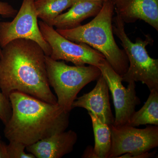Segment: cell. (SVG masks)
Returning <instances> with one entry per match:
<instances>
[{
    "instance_id": "obj_1",
    "label": "cell",
    "mask_w": 158,
    "mask_h": 158,
    "mask_svg": "<svg viewBox=\"0 0 158 158\" xmlns=\"http://www.w3.org/2000/svg\"><path fill=\"white\" fill-rule=\"evenodd\" d=\"M45 53L31 40L18 39L2 48L0 56V90L9 98L17 91L51 104L57 98L50 89Z\"/></svg>"
},
{
    "instance_id": "obj_2",
    "label": "cell",
    "mask_w": 158,
    "mask_h": 158,
    "mask_svg": "<svg viewBox=\"0 0 158 158\" xmlns=\"http://www.w3.org/2000/svg\"><path fill=\"white\" fill-rule=\"evenodd\" d=\"M12 113L4 130L9 141L26 146L66 131L69 113L57 104L47 102L26 94L15 91L9 96Z\"/></svg>"
},
{
    "instance_id": "obj_3",
    "label": "cell",
    "mask_w": 158,
    "mask_h": 158,
    "mask_svg": "<svg viewBox=\"0 0 158 158\" xmlns=\"http://www.w3.org/2000/svg\"><path fill=\"white\" fill-rule=\"evenodd\" d=\"M114 11L113 0H104L101 10L88 23L69 30L56 31L72 42L86 44L98 51L122 77L127 71L129 63L124 50L118 47L114 39L112 23Z\"/></svg>"
},
{
    "instance_id": "obj_4",
    "label": "cell",
    "mask_w": 158,
    "mask_h": 158,
    "mask_svg": "<svg viewBox=\"0 0 158 158\" xmlns=\"http://www.w3.org/2000/svg\"><path fill=\"white\" fill-rule=\"evenodd\" d=\"M45 65L49 84L56 94L57 104L68 113L73 110V104L82 88L102 75L97 66H70L50 56H45Z\"/></svg>"
},
{
    "instance_id": "obj_5",
    "label": "cell",
    "mask_w": 158,
    "mask_h": 158,
    "mask_svg": "<svg viewBox=\"0 0 158 158\" xmlns=\"http://www.w3.org/2000/svg\"><path fill=\"white\" fill-rule=\"evenodd\" d=\"M113 34L118 37L129 60L127 71L122 77V81L141 82L150 91L158 90V59L150 57L146 46L152 42L150 36L145 39L140 37L134 43L130 39L125 30V23L118 14L113 19Z\"/></svg>"
},
{
    "instance_id": "obj_6",
    "label": "cell",
    "mask_w": 158,
    "mask_h": 158,
    "mask_svg": "<svg viewBox=\"0 0 158 158\" xmlns=\"http://www.w3.org/2000/svg\"><path fill=\"white\" fill-rule=\"evenodd\" d=\"M38 25L44 38L50 46V57L52 59L71 62L76 66L88 64L97 67L106 59L98 51L86 44H77L69 40L60 35L53 27L42 21L39 22Z\"/></svg>"
},
{
    "instance_id": "obj_7",
    "label": "cell",
    "mask_w": 158,
    "mask_h": 158,
    "mask_svg": "<svg viewBox=\"0 0 158 158\" xmlns=\"http://www.w3.org/2000/svg\"><path fill=\"white\" fill-rule=\"evenodd\" d=\"M37 18L34 0H23L19 10L13 20L0 22L1 48L15 40H31L40 46L46 56H50V46L40 32Z\"/></svg>"
},
{
    "instance_id": "obj_8",
    "label": "cell",
    "mask_w": 158,
    "mask_h": 158,
    "mask_svg": "<svg viewBox=\"0 0 158 158\" xmlns=\"http://www.w3.org/2000/svg\"><path fill=\"white\" fill-rule=\"evenodd\" d=\"M112 145L108 158H118L124 154L131 155L148 152L158 146V126L137 128L128 125L110 126Z\"/></svg>"
},
{
    "instance_id": "obj_9",
    "label": "cell",
    "mask_w": 158,
    "mask_h": 158,
    "mask_svg": "<svg viewBox=\"0 0 158 158\" xmlns=\"http://www.w3.org/2000/svg\"><path fill=\"white\" fill-rule=\"evenodd\" d=\"M98 67L113 97L115 110L113 125L120 127L128 124L130 118L135 112L136 107L141 103L136 94L135 82H130L127 88H125L122 76L113 69L106 59Z\"/></svg>"
},
{
    "instance_id": "obj_10",
    "label": "cell",
    "mask_w": 158,
    "mask_h": 158,
    "mask_svg": "<svg viewBox=\"0 0 158 158\" xmlns=\"http://www.w3.org/2000/svg\"><path fill=\"white\" fill-rule=\"evenodd\" d=\"M77 107L88 110L109 126L113 124L114 117L110 106L109 88L102 75L98 79L93 90L77 98L73 104L72 109Z\"/></svg>"
},
{
    "instance_id": "obj_11",
    "label": "cell",
    "mask_w": 158,
    "mask_h": 158,
    "mask_svg": "<svg viewBox=\"0 0 158 158\" xmlns=\"http://www.w3.org/2000/svg\"><path fill=\"white\" fill-rule=\"evenodd\" d=\"M114 9L125 23L142 20L158 31V0H113Z\"/></svg>"
},
{
    "instance_id": "obj_12",
    "label": "cell",
    "mask_w": 158,
    "mask_h": 158,
    "mask_svg": "<svg viewBox=\"0 0 158 158\" xmlns=\"http://www.w3.org/2000/svg\"><path fill=\"white\" fill-rule=\"evenodd\" d=\"M77 140L72 130L57 133L26 147L35 158H61L70 153Z\"/></svg>"
},
{
    "instance_id": "obj_13",
    "label": "cell",
    "mask_w": 158,
    "mask_h": 158,
    "mask_svg": "<svg viewBox=\"0 0 158 158\" xmlns=\"http://www.w3.org/2000/svg\"><path fill=\"white\" fill-rule=\"evenodd\" d=\"M103 3L101 0H73L69 10L55 19L52 27L59 30L77 27L88 18L96 16L101 10Z\"/></svg>"
},
{
    "instance_id": "obj_14",
    "label": "cell",
    "mask_w": 158,
    "mask_h": 158,
    "mask_svg": "<svg viewBox=\"0 0 158 158\" xmlns=\"http://www.w3.org/2000/svg\"><path fill=\"white\" fill-rule=\"evenodd\" d=\"M88 113L91 118L94 133V158H108L112 145L110 126L101 121L93 113Z\"/></svg>"
},
{
    "instance_id": "obj_15",
    "label": "cell",
    "mask_w": 158,
    "mask_h": 158,
    "mask_svg": "<svg viewBox=\"0 0 158 158\" xmlns=\"http://www.w3.org/2000/svg\"><path fill=\"white\" fill-rule=\"evenodd\" d=\"M142 107L135 112L128 125L138 127L150 124L158 126V90L153 89Z\"/></svg>"
},
{
    "instance_id": "obj_16",
    "label": "cell",
    "mask_w": 158,
    "mask_h": 158,
    "mask_svg": "<svg viewBox=\"0 0 158 158\" xmlns=\"http://www.w3.org/2000/svg\"><path fill=\"white\" fill-rule=\"evenodd\" d=\"M73 0H34L37 17L48 25L52 26L55 19L70 8Z\"/></svg>"
},
{
    "instance_id": "obj_17",
    "label": "cell",
    "mask_w": 158,
    "mask_h": 158,
    "mask_svg": "<svg viewBox=\"0 0 158 158\" xmlns=\"http://www.w3.org/2000/svg\"><path fill=\"white\" fill-rule=\"evenodd\" d=\"M27 146L21 142L16 141H9L7 145L8 158H35L30 153H26L25 149Z\"/></svg>"
},
{
    "instance_id": "obj_18",
    "label": "cell",
    "mask_w": 158,
    "mask_h": 158,
    "mask_svg": "<svg viewBox=\"0 0 158 158\" xmlns=\"http://www.w3.org/2000/svg\"><path fill=\"white\" fill-rule=\"evenodd\" d=\"M12 109L10 100L0 90V120L5 125L9 121Z\"/></svg>"
},
{
    "instance_id": "obj_19",
    "label": "cell",
    "mask_w": 158,
    "mask_h": 158,
    "mask_svg": "<svg viewBox=\"0 0 158 158\" xmlns=\"http://www.w3.org/2000/svg\"><path fill=\"white\" fill-rule=\"evenodd\" d=\"M18 11L15 9L10 4L6 2L0 1V15L4 18H14ZM2 48L0 47V56Z\"/></svg>"
},
{
    "instance_id": "obj_20",
    "label": "cell",
    "mask_w": 158,
    "mask_h": 158,
    "mask_svg": "<svg viewBox=\"0 0 158 158\" xmlns=\"http://www.w3.org/2000/svg\"><path fill=\"white\" fill-rule=\"evenodd\" d=\"M156 153V151L152 152H148L143 153L139 154L134 155H130L129 154L126 153L118 157V158H149L153 157L154 156H155Z\"/></svg>"
},
{
    "instance_id": "obj_21",
    "label": "cell",
    "mask_w": 158,
    "mask_h": 158,
    "mask_svg": "<svg viewBox=\"0 0 158 158\" xmlns=\"http://www.w3.org/2000/svg\"><path fill=\"white\" fill-rule=\"evenodd\" d=\"M0 158H8L7 144L0 140Z\"/></svg>"
},
{
    "instance_id": "obj_22",
    "label": "cell",
    "mask_w": 158,
    "mask_h": 158,
    "mask_svg": "<svg viewBox=\"0 0 158 158\" xmlns=\"http://www.w3.org/2000/svg\"><path fill=\"white\" fill-rule=\"evenodd\" d=\"M82 158H94V155L93 153V148L91 146H89L85 149Z\"/></svg>"
},
{
    "instance_id": "obj_23",
    "label": "cell",
    "mask_w": 158,
    "mask_h": 158,
    "mask_svg": "<svg viewBox=\"0 0 158 158\" xmlns=\"http://www.w3.org/2000/svg\"><path fill=\"white\" fill-rule=\"evenodd\" d=\"M2 139V137H1V136L0 135V140H1Z\"/></svg>"
},
{
    "instance_id": "obj_24",
    "label": "cell",
    "mask_w": 158,
    "mask_h": 158,
    "mask_svg": "<svg viewBox=\"0 0 158 158\" xmlns=\"http://www.w3.org/2000/svg\"><path fill=\"white\" fill-rule=\"evenodd\" d=\"M101 1H104V0H101Z\"/></svg>"
}]
</instances>
